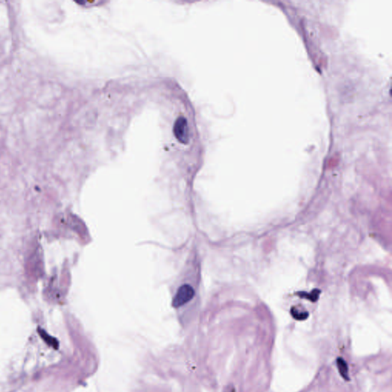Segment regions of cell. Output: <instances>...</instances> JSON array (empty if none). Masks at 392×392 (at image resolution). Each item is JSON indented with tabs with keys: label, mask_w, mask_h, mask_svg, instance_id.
I'll use <instances>...</instances> for the list:
<instances>
[{
	"label": "cell",
	"mask_w": 392,
	"mask_h": 392,
	"mask_svg": "<svg viewBox=\"0 0 392 392\" xmlns=\"http://www.w3.org/2000/svg\"><path fill=\"white\" fill-rule=\"evenodd\" d=\"M174 132L176 140L182 144H187L190 140V131H189L188 120L184 116H180L175 120L174 124Z\"/></svg>",
	"instance_id": "1"
},
{
	"label": "cell",
	"mask_w": 392,
	"mask_h": 392,
	"mask_svg": "<svg viewBox=\"0 0 392 392\" xmlns=\"http://www.w3.org/2000/svg\"><path fill=\"white\" fill-rule=\"evenodd\" d=\"M195 290L193 286L189 284H184L178 288L176 294L173 301V305L178 308L184 304H187L194 297Z\"/></svg>",
	"instance_id": "2"
},
{
	"label": "cell",
	"mask_w": 392,
	"mask_h": 392,
	"mask_svg": "<svg viewBox=\"0 0 392 392\" xmlns=\"http://www.w3.org/2000/svg\"><path fill=\"white\" fill-rule=\"evenodd\" d=\"M336 365H337L338 370H339V372L341 374V376L344 379H346V381H349L350 378L348 377V366H347L346 361L342 359V358H338L336 359Z\"/></svg>",
	"instance_id": "3"
},
{
	"label": "cell",
	"mask_w": 392,
	"mask_h": 392,
	"mask_svg": "<svg viewBox=\"0 0 392 392\" xmlns=\"http://www.w3.org/2000/svg\"><path fill=\"white\" fill-rule=\"evenodd\" d=\"M292 316L293 318H295L297 320H304L307 318L308 313L307 312H305L304 310H300V309L293 307L291 310Z\"/></svg>",
	"instance_id": "4"
}]
</instances>
